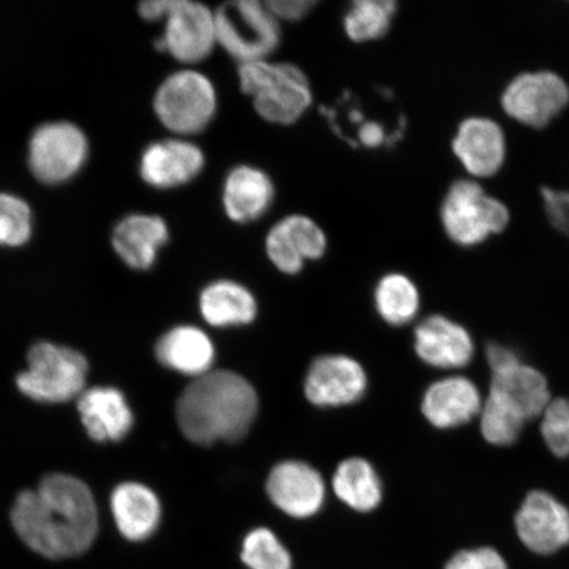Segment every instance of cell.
Returning a JSON list of instances; mask_svg holds the SVG:
<instances>
[{
	"mask_svg": "<svg viewBox=\"0 0 569 569\" xmlns=\"http://www.w3.org/2000/svg\"><path fill=\"white\" fill-rule=\"evenodd\" d=\"M11 521L19 538L41 557H81L98 536V510L87 483L68 475L48 476L17 498Z\"/></svg>",
	"mask_w": 569,
	"mask_h": 569,
	"instance_id": "1",
	"label": "cell"
},
{
	"mask_svg": "<svg viewBox=\"0 0 569 569\" xmlns=\"http://www.w3.org/2000/svg\"><path fill=\"white\" fill-rule=\"evenodd\" d=\"M177 421L184 437L201 446L246 436L259 411V397L244 377L211 371L198 377L177 402Z\"/></svg>",
	"mask_w": 569,
	"mask_h": 569,
	"instance_id": "2",
	"label": "cell"
},
{
	"mask_svg": "<svg viewBox=\"0 0 569 569\" xmlns=\"http://www.w3.org/2000/svg\"><path fill=\"white\" fill-rule=\"evenodd\" d=\"M238 78L240 90L252 99L256 113L270 124H295L312 104L308 76L293 63H239Z\"/></svg>",
	"mask_w": 569,
	"mask_h": 569,
	"instance_id": "3",
	"label": "cell"
},
{
	"mask_svg": "<svg viewBox=\"0 0 569 569\" xmlns=\"http://www.w3.org/2000/svg\"><path fill=\"white\" fill-rule=\"evenodd\" d=\"M140 16L148 21H166L156 47L184 66H196L209 59L218 46L216 12L203 3L193 0H147L140 7Z\"/></svg>",
	"mask_w": 569,
	"mask_h": 569,
	"instance_id": "4",
	"label": "cell"
},
{
	"mask_svg": "<svg viewBox=\"0 0 569 569\" xmlns=\"http://www.w3.org/2000/svg\"><path fill=\"white\" fill-rule=\"evenodd\" d=\"M153 109L161 124L178 137L201 133L217 116L216 84L202 71L178 70L156 91Z\"/></svg>",
	"mask_w": 569,
	"mask_h": 569,
	"instance_id": "5",
	"label": "cell"
},
{
	"mask_svg": "<svg viewBox=\"0 0 569 569\" xmlns=\"http://www.w3.org/2000/svg\"><path fill=\"white\" fill-rule=\"evenodd\" d=\"M216 12L217 44L239 63L268 60L281 42V23L259 0L224 3Z\"/></svg>",
	"mask_w": 569,
	"mask_h": 569,
	"instance_id": "6",
	"label": "cell"
},
{
	"mask_svg": "<svg viewBox=\"0 0 569 569\" xmlns=\"http://www.w3.org/2000/svg\"><path fill=\"white\" fill-rule=\"evenodd\" d=\"M27 362L17 386L31 400L62 403L83 393L89 367L80 352L44 341L31 348Z\"/></svg>",
	"mask_w": 569,
	"mask_h": 569,
	"instance_id": "7",
	"label": "cell"
},
{
	"mask_svg": "<svg viewBox=\"0 0 569 569\" xmlns=\"http://www.w3.org/2000/svg\"><path fill=\"white\" fill-rule=\"evenodd\" d=\"M440 213L448 237L462 247L480 244L490 234L502 232L509 223L507 206L469 180L452 184Z\"/></svg>",
	"mask_w": 569,
	"mask_h": 569,
	"instance_id": "8",
	"label": "cell"
},
{
	"mask_svg": "<svg viewBox=\"0 0 569 569\" xmlns=\"http://www.w3.org/2000/svg\"><path fill=\"white\" fill-rule=\"evenodd\" d=\"M88 139L74 124H42L32 134L28 161L32 173L46 183H61L73 177L88 158Z\"/></svg>",
	"mask_w": 569,
	"mask_h": 569,
	"instance_id": "9",
	"label": "cell"
},
{
	"mask_svg": "<svg viewBox=\"0 0 569 569\" xmlns=\"http://www.w3.org/2000/svg\"><path fill=\"white\" fill-rule=\"evenodd\" d=\"M568 103V84L551 71L518 76L501 98L502 109L510 118L532 128L549 124Z\"/></svg>",
	"mask_w": 569,
	"mask_h": 569,
	"instance_id": "10",
	"label": "cell"
},
{
	"mask_svg": "<svg viewBox=\"0 0 569 569\" xmlns=\"http://www.w3.org/2000/svg\"><path fill=\"white\" fill-rule=\"evenodd\" d=\"M516 531L529 551L557 553L569 546V509L549 492L533 490L517 511Z\"/></svg>",
	"mask_w": 569,
	"mask_h": 569,
	"instance_id": "11",
	"label": "cell"
},
{
	"mask_svg": "<svg viewBox=\"0 0 569 569\" xmlns=\"http://www.w3.org/2000/svg\"><path fill=\"white\" fill-rule=\"evenodd\" d=\"M329 240L315 219L291 213L277 222L266 237V253L283 274L301 272L306 261H317L327 253Z\"/></svg>",
	"mask_w": 569,
	"mask_h": 569,
	"instance_id": "12",
	"label": "cell"
},
{
	"mask_svg": "<svg viewBox=\"0 0 569 569\" xmlns=\"http://www.w3.org/2000/svg\"><path fill=\"white\" fill-rule=\"evenodd\" d=\"M368 380L365 369L343 355H326L312 362L305 380V395L320 408L345 407L365 396Z\"/></svg>",
	"mask_w": 569,
	"mask_h": 569,
	"instance_id": "13",
	"label": "cell"
},
{
	"mask_svg": "<svg viewBox=\"0 0 569 569\" xmlns=\"http://www.w3.org/2000/svg\"><path fill=\"white\" fill-rule=\"evenodd\" d=\"M267 492L284 515L305 519L316 516L326 500L322 476L308 462L288 460L273 467L267 481Z\"/></svg>",
	"mask_w": 569,
	"mask_h": 569,
	"instance_id": "14",
	"label": "cell"
},
{
	"mask_svg": "<svg viewBox=\"0 0 569 569\" xmlns=\"http://www.w3.org/2000/svg\"><path fill=\"white\" fill-rule=\"evenodd\" d=\"M204 167L201 147L187 139H167L153 142L142 152L140 176L149 187L174 189L196 180Z\"/></svg>",
	"mask_w": 569,
	"mask_h": 569,
	"instance_id": "15",
	"label": "cell"
},
{
	"mask_svg": "<svg viewBox=\"0 0 569 569\" xmlns=\"http://www.w3.org/2000/svg\"><path fill=\"white\" fill-rule=\"evenodd\" d=\"M415 347L427 366L448 371L467 367L475 356L471 333L443 316H431L417 326Z\"/></svg>",
	"mask_w": 569,
	"mask_h": 569,
	"instance_id": "16",
	"label": "cell"
},
{
	"mask_svg": "<svg viewBox=\"0 0 569 569\" xmlns=\"http://www.w3.org/2000/svg\"><path fill=\"white\" fill-rule=\"evenodd\" d=\"M482 403L479 387L466 376L453 375L427 388L422 412L427 421L437 429H457L479 417Z\"/></svg>",
	"mask_w": 569,
	"mask_h": 569,
	"instance_id": "17",
	"label": "cell"
},
{
	"mask_svg": "<svg viewBox=\"0 0 569 569\" xmlns=\"http://www.w3.org/2000/svg\"><path fill=\"white\" fill-rule=\"evenodd\" d=\"M274 198L276 187L266 170L241 163L224 178L222 206L233 223L248 224L261 219L272 208Z\"/></svg>",
	"mask_w": 569,
	"mask_h": 569,
	"instance_id": "18",
	"label": "cell"
},
{
	"mask_svg": "<svg viewBox=\"0 0 569 569\" xmlns=\"http://www.w3.org/2000/svg\"><path fill=\"white\" fill-rule=\"evenodd\" d=\"M453 153L475 177L498 172L507 158V141L501 127L487 118H469L459 127L452 142Z\"/></svg>",
	"mask_w": 569,
	"mask_h": 569,
	"instance_id": "19",
	"label": "cell"
},
{
	"mask_svg": "<svg viewBox=\"0 0 569 569\" xmlns=\"http://www.w3.org/2000/svg\"><path fill=\"white\" fill-rule=\"evenodd\" d=\"M488 396L523 422L540 418L552 400L549 382L543 373L523 362L508 371L492 375Z\"/></svg>",
	"mask_w": 569,
	"mask_h": 569,
	"instance_id": "20",
	"label": "cell"
},
{
	"mask_svg": "<svg viewBox=\"0 0 569 569\" xmlns=\"http://www.w3.org/2000/svg\"><path fill=\"white\" fill-rule=\"evenodd\" d=\"M78 412L89 436L97 442H118L130 432L133 416L118 389L97 387L78 397Z\"/></svg>",
	"mask_w": 569,
	"mask_h": 569,
	"instance_id": "21",
	"label": "cell"
},
{
	"mask_svg": "<svg viewBox=\"0 0 569 569\" xmlns=\"http://www.w3.org/2000/svg\"><path fill=\"white\" fill-rule=\"evenodd\" d=\"M169 227L161 217L132 213L120 220L112 233V246L128 267L151 268L160 249L168 243Z\"/></svg>",
	"mask_w": 569,
	"mask_h": 569,
	"instance_id": "22",
	"label": "cell"
},
{
	"mask_svg": "<svg viewBox=\"0 0 569 569\" xmlns=\"http://www.w3.org/2000/svg\"><path fill=\"white\" fill-rule=\"evenodd\" d=\"M111 511L118 530L131 542L151 538L161 521L159 497L139 482L120 483L113 490Z\"/></svg>",
	"mask_w": 569,
	"mask_h": 569,
	"instance_id": "23",
	"label": "cell"
},
{
	"mask_svg": "<svg viewBox=\"0 0 569 569\" xmlns=\"http://www.w3.org/2000/svg\"><path fill=\"white\" fill-rule=\"evenodd\" d=\"M162 366L196 379L211 372L216 348L208 333L196 326H178L156 346Z\"/></svg>",
	"mask_w": 569,
	"mask_h": 569,
	"instance_id": "24",
	"label": "cell"
},
{
	"mask_svg": "<svg viewBox=\"0 0 569 569\" xmlns=\"http://www.w3.org/2000/svg\"><path fill=\"white\" fill-rule=\"evenodd\" d=\"M199 310L210 326H241L253 322L258 316V302L244 284L218 280L201 291Z\"/></svg>",
	"mask_w": 569,
	"mask_h": 569,
	"instance_id": "25",
	"label": "cell"
},
{
	"mask_svg": "<svg viewBox=\"0 0 569 569\" xmlns=\"http://www.w3.org/2000/svg\"><path fill=\"white\" fill-rule=\"evenodd\" d=\"M333 493L347 507L368 513L382 500V486L371 462L361 458L341 461L332 478Z\"/></svg>",
	"mask_w": 569,
	"mask_h": 569,
	"instance_id": "26",
	"label": "cell"
},
{
	"mask_svg": "<svg viewBox=\"0 0 569 569\" xmlns=\"http://www.w3.org/2000/svg\"><path fill=\"white\" fill-rule=\"evenodd\" d=\"M375 303L386 322L403 326L417 317L421 308V296L408 276L389 273L377 283Z\"/></svg>",
	"mask_w": 569,
	"mask_h": 569,
	"instance_id": "27",
	"label": "cell"
},
{
	"mask_svg": "<svg viewBox=\"0 0 569 569\" xmlns=\"http://www.w3.org/2000/svg\"><path fill=\"white\" fill-rule=\"evenodd\" d=\"M396 11L395 0H355L343 19L347 38L358 44L381 39L389 32Z\"/></svg>",
	"mask_w": 569,
	"mask_h": 569,
	"instance_id": "28",
	"label": "cell"
},
{
	"mask_svg": "<svg viewBox=\"0 0 569 569\" xmlns=\"http://www.w3.org/2000/svg\"><path fill=\"white\" fill-rule=\"evenodd\" d=\"M240 559L248 569H293V558L276 533L267 528L249 531Z\"/></svg>",
	"mask_w": 569,
	"mask_h": 569,
	"instance_id": "29",
	"label": "cell"
},
{
	"mask_svg": "<svg viewBox=\"0 0 569 569\" xmlns=\"http://www.w3.org/2000/svg\"><path fill=\"white\" fill-rule=\"evenodd\" d=\"M479 418L482 438L488 443L500 447L516 443L526 423L489 396L482 403Z\"/></svg>",
	"mask_w": 569,
	"mask_h": 569,
	"instance_id": "30",
	"label": "cell"
},
{
	"mask_svg": "<svg viewBox=\"0 0 569 569\" xmlns=\"http://www.w3.org/2000/svg\"><path fill=\"white\" fill-rule=\"evenodd\" d=\"M32 233V212L23 199L0 193V246L27 243Z\"/></svg>",
	"mask_w": 569,
	"mask_h": 569,
	"instance_id": "31",
	"label": "cell"
},
{
	"mask_svg": "<svg viewBox=\"0 0 569 569\" xmlns=\"http://www.w3.org/2000/svg\"><path fill=\"white\" fill-rule=\"evenodd\" d=\"M540 433L558 458L569 457V400L555 398L540 416Z\"/></svg>",
	"mask_w": 569,
	"mask_h": 569,
	"instance_id": "32",
	"label": "cell"
},
{
	"mask_svg": "<svg viewBox=\"0 0 569 569\" xmlns=\"http://www.w3.org/2000/svg\"><path fill=\"white\" fill-rule=\"evenodd\" d=\"M445 569H509V566L492 547H478L458 551L447 561Z\"/></svg>",
	"mask_w": 569,
	"mask_h": 569,
	"instance_id": "33",
	"label": "cell"
},
{
	"mask_svg": "<svg viewBox=\"0 0 569 569\" xmlns=\"http://www.w3.org/2000/svg\"><path fill=\"white\" fill-rule=\"evenodd\" d=\"M542 197L547 218L553 229L569 237V191L543 188Z\"/></svg>",
	"mask_w": 569,
	"mask_h": 569,
	"instance_id": "34",
	"label": "cell"
},
{
	"mask_svg": "<svg viewBox=\"0 0 569 569\" xmlns=\"http://www.w3.org/2000/svg\"><path fill=\"white\" fill-rule=\"evenodd\" d=\"M268 10L280 21H300L308 17V13L315 9V0H268L266 2Z\"/></svg>",
	"mask_w": 569,
	"mask_h": 569,
	"instance_id": "35",
	"label": "cell"
},
{
	"mask_svg": "<svg viewBox=\"0 0 569 569\" xmlns=\"http://www.w3.org/2000/svg\"><path fill=\"white\" fill-rule=\"evenodd\" d=\"M487 361L492 375L508 371V369L521 365L522 360L511 348L498 343L487 347Z\"/></svg>",
	"mask_w": 569,
	"mask_h": 569,
	"instance_id": "36",
	"label": "cell"
},
{
	"mask_svg": "<svg viewBox=\"0 0 569 569\" xmlns=\"http://www.w3.org/2000/svg\"><path fill=\"white\" fill-rule=\"evenodd\" d=\"M390 137V134H389ZM389 137L386 132V128L377 122H362L359 126L358 141L359 144L366 148H380L388 142Z\"/></svg>",
	"mask_w": 569,
	"mask_h": 569,
	"instance_id": "37",
	"label": "cell"
}]
</instances>
